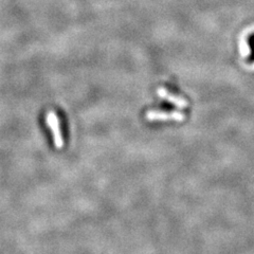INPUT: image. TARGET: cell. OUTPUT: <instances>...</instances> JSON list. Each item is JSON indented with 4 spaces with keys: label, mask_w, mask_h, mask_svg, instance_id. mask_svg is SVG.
I'll list each match as a JSON object with an SVG mask.
<instances>
[{
    "label": "cell",
    "mask_w": 254,
    "mask_h": 254,
    "mask_svg": "<svg viewBox=\"0 0 254 254\" xmlns=\"http://www.w3.org/2000/svg\"><path fill=\"white\" fill-rule=\"evenodd\" d=\"M47 123L50 126V128L53 131L55 145H57L58 147H62L63 146V139H62V133H61L60 125H59V120H58L57 115L52 113V111L48 114V116H47Z\"/></svg>",
    "instance_id": "1"
}]
</instances>
